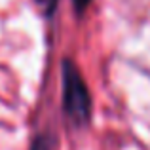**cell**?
Here are the masks:
<instances>
[{
	"label": "cell",
	"mask_w": 150,
	"mask_h": 150,
	"mask_svg": "<svg viewBox=\"0 0 150 150\" xmlns=\"http://www.w3.org/2000/svg\"><path fill=\"white\" fill-rule=\"evenodd\" d=\"M63 76V110L74 125H86L91 118V95L88 91L74 61L65 59L61 65Z\"/></svg>",
	"instance_id": "1"
},
{
	"label": "cell",
	"mask_w": 150,
	"mask_h": 150,
	"mask_svg": "<svg viewBox=\"0 0 150 150\" xmlns=\"http://www.w3.org/2000/svg\"><path fill=\"white\" fill-rule=\"evenodd\" d=\"M38 6H40V10L44 11L46 15H51L55 10V6H57V0H36Z\"/></svg>",
	"instance_id": "2"
},
{
	"label": "cell",
	"mask_w": 150,
	"mask_h": 150,
	"mask_svg": "<svg viewBox=\"0 0 150 150\" xmlns=\"http://www.w3.org/2000/svg\"><path fill=\"white\" fill-rule=\"evenodd\" d=\"M30 150H50L48 139H46V137H38V139L33 143V148Z\"/></svg>",
	"instance_id": "3"
},
{
	"label": "cell",
	"mask_w": 150,
	"mask_h": 150,
	"mask_svg": "<svg viewBox=\"0 0 150 150\" xmlns=\"http://www.w3.org/2000/svg\"><path fill=\"white\" fill-rule=\"evenodd\" d=\"M72 4H74V10H76L78 13H82V11L91 4V0H72Z\"/></svg>",
	"instance_id": "4"
}]
</instances>
